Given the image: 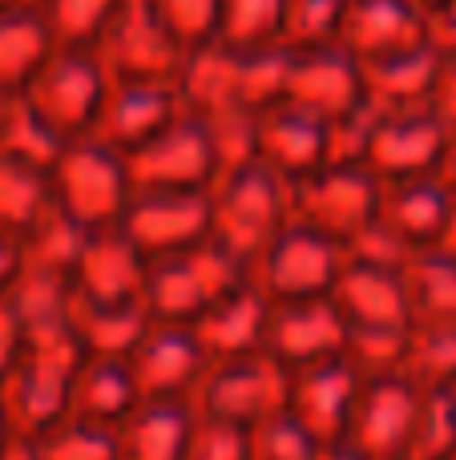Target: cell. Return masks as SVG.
<instances>
[{
	"mask_svg": "<svg viewBox=\"0 0 456 460\" xmlns=\"http://www.w3.org/2000/svg\"><path fill=\"white\" fill-rule=\"evenodd\" d=\"M194 420H198L194 404L142 400L113 429V437H118V460H186Z\"/></svg>",
	"mask_w": 456,
	"mask_h": 460,
	"instance_id": "d4e9b609",
	"label": "cell"
},
{
	"mask_svg": "<svg viewBox=\"0 0 456 460\" xmlns=\"http://www.w3.org/2000/svg\"><path fill=\"white\" fill-rule=\"evenodd\" d=\"M53 210V186L45 170H32L0 154V234L24 243Z\"/></svg>",
	"mask_w": 456,
	"mask_h": 460,
	"instance_id": "4dcf8cb0",
	"label": "cell"
},
{
	"mask_svg": "<svg viewBox=\"0 0 456 460\" xmlns=\"http://www.w3.org/2000/svg\"><path fill=\"white\" fill-rule=\"evenodd\" d=\"M331 303L339 307L352 332H360V327H412L400 267L347 259L336 287H331Z\"/></svg>",
	"mask_w": 456,
	"mask_h": 460,
	"instance_id": "603a6c76",
	"label": "cell"
},
{
	"mask_svg": "<svg viewBox=\"0 0 456 460\" xmlns=\"http://www.w3.org/2000/svg\"><path fill=\"white\" fill-rule=\"evenodd\" d=\"M137 404H142V396H137V384H134V376H129L126 359L85 356L77 364L73 384H69V416L73 420L118 429Z\"/></svg>",
	"mask_w": 456,
	"mask_h": 460,
	"instance_id": "4316f807",
	"label": "cell"
},
{
	"mask_svg": "<svg viewBox=\"0 0 456 460\" xmlns=\"http://www.w3.org/2000/svg\"><path fill=\"white\" fill-rule=\"evenodd\" d=\"M380 215V178L364 166H323L291 194V223L320 230L331 243L347 246Z\"/></svg>",
	"mask_w": 456,
	"mask_h": 460,
	"instance_id": "8992f818",
	"label": "cell"
},
{
	"mask_svg": "<svg viewBox=\"0 0 456 460\" xmlns=\"http://www.w3.org/2000/svg\"><path fill=\"white\" fill-rule=\"evenodd\" d=\"M105 89H110V69L93 49H53L45 69L16 102L61 142H77L93 134Z\"/></svg>",
	"mask_w": 456,
	"mask_h": 460,
	"instance_id": "277c9868",
	"label": "cell"
},
{
	"mask_svg": "<svg viewBox=\"0 0 456 460\" xmlns=\"http://www.w3.org/2000/svg\"><path fill=\"white\" fill-rule=\"evenodd\" d=\"M126 0H40V16L57 49H93L101 45Z\"/></svg>",
	"mask_w": 456,
	"mask_h": 460,
	"instance_id": "836d02e7",
	"label": "cell"
},
{
	"mask_svg": "<svg viewBox=\"0 0 456 460\" xmlns=\"http://www.w3.org/2000/svg\"><path fill=\"white\" fill-rule=\"evenodd\" d=\"M452 460H456V456H452Z\"/></svg>",
	"mask_w": 456,
	"mask_h": 460,
	"instance_id": "db71d44e",
	"label": "cell"
},
{
	"mask_svg": "<svg viewBox=\"0 0 456 460\" xmlns=\"http://www.w3.org/2000/svg\"><path fill=\"white\" fill-rule=\"evenodd\" d=\"M48 186H53L57 215H65L85 234L121 226L129 199H134L129 158L101 146L97 137H77L65 146L57 166L48 170Z\"/></svg>",
	"mask_w": 456,
	"mask_h": 460,
	"instance_id": "6da1fadb",
	"label": "cell"
},
{
	"mask_svg": "<svg viewBox=\"0 0 456 460\" xmlns=\"http://www.w3.org/2000/svg\"><path fill=\"white\" fill-rule=\"evenodd\" d=\"M283 102L299 105V110L323 118L328 126H336V121L352 118L368 102L364 97V65L344 45L291 53L287 97Z\"/></svg>",
	"mask_w": 456,
	"mask_h": 460,
	"instance_id": "e0dca14e",
	"label": "cell"
},
{
	"mask_svg": "<svg viewBox=\"0 0 456 460\" xmlns=\"http://www.w3.org/2000/svg\"><path fill=\"white\" fill-rule=\"evenodd\" d=\"M8 113H13V102H4V97H0V134H4V126H8Z\"/></svg>",
	"mask_w": 456,
	"mask_h": 460,
	"instance_id": "816d5d0a",
	"label": "cell"
},
{
	"mask_svg": "<svg viewBox=\"0 0 456 460\" xmlns=\"http://www.w3.org/2000/svg\"><path fill=\"white\" fill-rule=\"evenodd\" d=\"M150 259L121 226L85 234L73 267V299L85 303H142ZM145 307V303H142Z\"/></svg>",
	"mask_w": 456,
	"mask_h": 460,
	"instance_id": "d6986e66",
	"label": "cell"
},
{
	"mask_svg": "<svg viewBox=\"0 0 456 460\" xmlns=\"http://www.w3.org/2000/svg\"><path fill=\"white\" fill-rule=\"evenodd\" d=\"M29 453L32 460H118V437L113 429L65 416L61 424L29 440Z\"/></svg>",
	"mask_w": 456,
	"mask_h": 460,
	"instance_id": "e575fe53",
	"label": "cell"
},
{
	"mask_svg": "<svg viewBox=\"0 0 456 460\" xmlns=\"http://www.w3.org/2000/svg\"><path fill=\"white\" fill-rule=\"evenodd\" d=\"M449 129L433 110H408V113H380L368 137L364 170L380 182H404V178H428L436 174L444 150H449Z\"/></svg>",
	"mask_w": 456,
	"mask_h": 460,
	"instance_id": "5bb4252c",
	"label": "cell"
},
{
	"mask_svg": "<svg viewBox=\"0 0 456 460\" xmlns=\"http://www.w3.org/2000/svg\"><path fill=\"white\" fill-rule=\"evenodd\" d=\"M267 319H271V299L255 287V279H247L194 319V335H198L202 351L210 356V364L239 359L263 351Z\"/></svg>",
	"mask_w": 456,
	"mask_h": 460,
	"instance_id": "cb8c5ba5",
	"label": "cell"
},
{
	"mask_svg": "<svg viewBox=\"0 0 456 460\" xmlns=\"http://www.w3.org/2000/svg\"><path fill=\"white\" fill-rule=\"evenodd\" d=\"M364 376L344 359L287 372V412L311 432L320 445H344L355 396Z\"/></svg>",
	"mask_w": 456,
	"mask_h": 460,
	"instance_id": "ac0fdd59",
	"label": "cell"
},
{
	"mask_svg": "<svg viewBox=\"0 0 456 460\" xmlns=\"http://www.w3.org/2000/svg\"><path fill=\"white\" fill-rule=\"evenodd\" d=\"M283 408H287V372L263 351L210 364L194 392V412L206 420L234 424L242 432L271 420Z\"/></svg>",
	"mask_w": 456,
	"mask_h": 460,
	"instance_id": "5b68a950",
	"label": "cell"
},
{
	"mask_svg": "<svg viewBox=\"0 0 456 460\" xmlns=\"http://www.w3.org/2000/svg\"><path fill=\"white\" fill-rule=\"evenodd\" d=\"M347 16V0H287V29H283V49L307 53V49L339 45Z\"/></svg>",
	"mask_w": 456,
	"mask_h": 460,
	"instance_id": "d590c367",
	"label": "cell"
},
{
	"mask_svg": "<svg viewBox=\"0 0 456 460\" xmlns=\"http://www.w3.org/2000/svg\"><path fill=\"white\" fill-rule=\"evenodd\" d=\"M178 113H182V102H178V89L170 81H113L110 77V89H105V102L97 110L89 137H97L101 146L129 158L142 146H150Z\"/></svg>",
	"mask_w": 456,
	"mask_h": 460,
	"instance_id": "9a60e30c",
	"label": "cell"
},
{
	"mask_svg": "<svg viewBox=\"0 0 456 460\" xmlns=\"http://www.w3.org/2000/svg\"><path fill=\"white\" fill-rule=\"evenodd\" d=\"M436 77H441V57H436L433 45H420L408 49V53L364 65V97L380 113L428 110Z\"/></svg>",
	"mask_w": 456,
	"mask_h": 460,
	"instance_id": "484cf974",
	"label": "cell"
},
{
	"mask_svg": "<svg viewBox=\"0 0 456 460\" xmlns=\"http://www.w3.org/2000/svg\"><path fill=\"white\" fill-rule=\"evenodd\" d=\"M65 146H69V142H61L53 129L40 126V121L32 118L21 102H13L8 126H4V134H0V154H4V158L24 162V166L45 170V174H48V170L57 166V158H61Z\"/></svg>",
	"mask_w": 456,
	"mask_h": 460,
	"instance_id": "8d00e7d4",
	"label": "cell"
},
{
	"mask_svg": "<svg viewBox=\"0 0 456 460\" xmlns=\"http://www.w3.org/2000/svg\"><path fill=\"white\" fill-rule=\"evenodd\" d=\"M449 392H452V404H456V384H452V388H449Z\"/></svg>",
	"mask_w": 456,
	"mask_h": 460,
	"instance_id": "f5cc1de1",
	"label": "cell"
},
{
	"mask_svg": "<svg viewBox=\"0 0 456 460\" xmlns=\"http://www.w3.org/2000/svg\"><path fill=\"white\" fill-rule=\"evenodd\" d=\"M250 279V267L234 259L223 243L206 238V243L190 246L182 254H166V259H150L145 270V291L142 303L150 311L153 323H182L194 327V319L218 303L226 291Z\"/></svg>",
	"mask_w": 456,
	"mask_h": 460,
	"instance_id": "7a4b0ae2",
	"label": "cell"
},
{
	"mask_svg": "<svg viewBox=\"0 0 456 460\" xmlns=\"http://www.w3.org/2000/svg\"><path fill=\"white\" fill-rule=\"evenodd\" d=\"M145 4L153 8V16L166 24V32L186 49V53L218 40L223 0H145Z\"/></svg>",
	"mask_w": 456,
	"mask_h": 460,
	"instance_id": "f35d334b",
	"label": "cell"
},
{
	"mask_svg": "<svg viewBox=\"0 0 456 460\" xmlns=\"http://www.w3.org/2000/svg\"><path fill=\"white\" fill-rule=\"evenodd\" d=\"M21 243L8 234H0V299L8 295V287L16 283V275H21Z\"/></svg>",
	"mask_w": 456,
	"mask_h": 460,
	"instance_id": "f6af8a7d",
	"label": "cell"
},
{
	"mask_svg": "<svg viewBox=\"0 0 456 460\" xmlns=\"http://www.w3.org/2000/svg\"><path fill=\"white\" fill-rule=\"evenodd\" d=\"M178 102L186 113L202 121H223V118H255L242 97V53L226 45H202L186 53V65L174 81Z\"/></svg>",
	"mask_w": 456,
	"mask_h": 460,
	"instance_id": "ffe728a7",
	"label": "cell"
},
{
	"mask_svg": "<svg viewBox=\"0 0 456 460\" xmlns=\"http://www.w3.org/2000/svg\"><path fill=\"white\" fill-rule=\"evenodd\" d=\"M315 460H364V456H360V453H352L347 445H323Z\"/></svg>",
	"mask_w": 456,
	"mask_h": 460,
	"instance_id": "c3c4849f",
	"label": "cell"
},
{
	"mask_svg": "<svg viewBox=\"0 0 456 460\" xmlns=\"http://www.w3.org/2000/svg\"><path fill=\"white\" fill-rule=\"evenodd\" d=\"M456 199L441 186V178H404V182H380V215L376 223L404 243L408 251L441 246L449 230Z\"/></svg>",
	"mask_w": 456,
	"mask_h": 460,
	"instance_id": "44dd1931",
	"label": "cell"
},
{
	"mask_svg": "<svg viewBox=\"0 0 456 460\" xmlns=\"http://www.w3.org/2000/svg\"><path fill=\"white\" fill-rule=\"evenodd\" d=\"M412 323H456V254L428 246L400 267Z\"/></svg>",
	"mask_w": 456,
	"mask_h": 460,
	"instance_id": "f546056e",
	"label": "cell"
},
{
	"mask_svg": "<svg viewBox=\"0 0 456 460\" xmlns=\"http://www.w3.org/2000/svg\"><path fill=\"white\" fill-rule=\"evenodd\" d=\"M283 29H287V0H223L218 45L234 53L283 49Z\"/></svg>",
	"mask_w": 456,
	"mask_h": 460,
	"instance_id": "d6a6232c",
	"label": "cell"
},
{
	"mask_svg": "<svg viewBox=\"0 0 456 460\" xmlns=\"http://www.w3.org/2000/svg\"><path fill=\"white\" fill-rule=\"evenodd\" d=\"M441 251H449V254H456V207H452L449 230H444V238H441Z\"/></svg>",
	"mask_w": 456,
	"mask_h": 460,
	"instance_id": "f907efd6",
	"label": "cell"
},
{
	"mask_svg": "<svg viewBox=\"0 0 456 460\" xmlns=\"http://www.w3.org/2000/svg\"><path fill=\"white\" fill-rule=\"evenodd\" d=\"M150 323L153 319L142 303H85V299H73V307H69V332H73V340L81 343L85 356L126 359Z\"/></svg>",
	"mask_w": 456,
	"mask_h": 460,
	"instance_id": "83f0119b",
	"label": "cell"
},
{
	"mask_svg": "<svg viewBox=\"0 0 456 460\" xmlns=\"http://www.w3.org/2000/svg\"><path fill=\"white\" fill-rule=\"evenodd\" d=\"M428 45L436 49L441 61H456V8L428 24Z\"/></svg>",
	"mask_w": 456,
	"mask_h": 460,
	"instance_id": "ee69618b",
	"label": "cell"
},
{
	"mask_svg": "<svg viewBox=\"0 0 456 460\" xmlns=\"http://www.w3.org/2000/svg\"><path fill=\"white\" fill-rule=\"evenodd\" d=\"M347 340H352V327H347V319L331 303V295H323V299L271 303L263 356H271L283 372H299V367H315V364H328V359H344Z\"/></svg>",
	"mask_w": 456,
	"mask_h": 460,
	"instance_id": "7c38bea8",
	"label": "cell"
},
{
	"mask_svg": "<svg viewBox=\"0 0 456 460\" xmlns=\"http://www.w3.org/2000/svg\"><path fill=\"white\" fill-rule=\"evenodd\" d=\"M53 37L45 29L40 8L29 13H0V97L16 102L32 85L45 61L53 57Z\"/></svg>",
	"mask_w": 456,
	"mask_h": 460,
	"instance_id": "f1b7e54d",
	"label": "cell"
},
{
	"mask_svg": "<svg viewBox=\"0 0 456 460\" xmlns=\"http://www.w3.org/2000/svg\"><path fill=\"white\" fill-rule=\"evenodd\" d=\"M456 456V404L452 392H425L417 432L404 460H452Z\"/></svg>",
	"mask_w": 456,
	"mask_h": 460,
	"instance_id": "74e56055",
	"label": "cell"
},
{
	"mask_svg": "<svg viewBox=\"0 0 456 460\" xmlns=\"http://www.w3.org/2000/svg\"><path fill=\"white\" fill-rule=\"evenodd\" d=\"M291 194H295V186L283 182L279 174H271L259 162L218 178L210 190V202H215L210 238L223 243L247 267H255L259 254L291 226Z\"/></svg>",
	"mask_w": 456,
	"mask_h": 460,
	"instance_id": "3957f363",
	"label": "cell"
},
{
	"mask_svg": "<svg viewBox=\"0 0 456 460\" xmlns=\"http://www.w3.org/2000/svg\"><path fill=\"white\" fill-rule=\"evenodd\" d=\"M186 460H250L247 456V432L223 420H206L198 416L190 432V448Z\"/></svg>",
	"mask_w": 456,
	"mask_h": 460,
	"instance_id": "60d3db41",
	"label": "cell"
},
{
	"mask_svg": "<svg viewBox=\"0 0 456 460\" xmlns=\"http://www.w3.org/2000/svg\"><path fill=\"white\" fill-rule=\"evenodd\" d=\"M97 57L113 81H170L174 85L186 65V49L170 37L145 0H126L118 8L97 45Z\"/></svg>",
	"mask_w": 456,
	"mask_h": 460,
	"instance_id": "8fae6325",
	"label": "cell"
},
{
	"mask_svg": "<svg viewBox=\"0 0 456 460\" xmlns=\"http://www.w3.org/2000/svg\"><path fill=\"white\" fill-rule=\"evenodd\" d=\"M21 351H24V332H21V319L13 315V307H8L4 299H0V380H4V376L16 367V359H21Z\"/></svg>",
	"mask_w": 456,
	"mask_h": 460,
	"instance_id": "b9f144b4",
	"label": "cell"
},
{
	"mask_svg": "<svg viewBox=\"0 0 456 460\" xmlns=\"http://www.w3.org/2000/svg\"><path fill=\"white\" fill-rule=\"evenodd\" d=\"M320 448L323 445L287 412V408L247 432V456L250 460H315Z\"/></svg>",
	"mask_w": 456,
	"mask_h": 460,
	"instance_id": "ab89813d",
	"label": "cell"
},
{
	"mask_svg": "<svg viewBox=\"0 0 456 460\" xmlns=\"http://www.w3.org/2000/svg\"><path fill=\"white\" fill-rule=\"evenodd\" d=\"M29 8H40V0H0V13H29Z\"/></svg>",
	"mask_w": 456,
	"mask_h": 460,
	"instance_id": "681fc988",
	"label": "cell"
},
{
	"mask_svg": "<svg viewBox=\"0 0 456 460\" xmlns=\"http://www.w3.org/2000/svg\"><path fill=\"white\" fill-rule=\"evenodd\" d=\"M134 190H215L218 146L202 118L178 113L150 146L129 154Z\"/></svg>",
	"mask_w": 456,
	"mask_h": 460,
	"instance_id": "ba28073f",
	"label": "cell"
},
{
	"mask_svg": "<svg viewBox=\"0 0 456 460\" xmlns=\"http://www.w3.org/2000/svg\"><path fill=\"white\" fill-rule=\"evenodd\" d=\"M347 262V251L339 243H331L320 230H307L291 223L267 246L250 267L255 287L271 303H295V299H323L331 295L339 270Z\"/></svg>",
	"mask_w": 456,
	"mask_h": 460,
	"instance_id": "52a82bcc",
	"label": "cell"
},
{
	"mask_svg": "<svg viewBox=\"0 0 456 460\" xmlns=\"http://www.w3.org/2000/svg\"><path fill=\"white\" fill-rule=\"evenodd\" d=\"M400 376L420 392H449L456 384V323H412Z\"/></svg>",
	"mask_w": 456,
	"mask_h": 460,
	"instance_id": "1f68e13d",
	"label": "cell"
},
{
	"mask_svg": "<svg viewBox=\"0 0 456 460\" xmlns=\"http://www.w3.org/2000/svg\"><path fill=\"white\" fill-rule=\"evenodd\" d=\"M129 376L137 384L142 400H174V404H194L202 376L210 367V356L202 351L194 327L182 323H150L145 335L126 356Z\"/></svg>",
	"mask_w": 456,
	"mask_h": 460,
	"instance_id": "4fadbf2b",
	"label": "cell"
},
{
	"mask_svg": "<svg viewBox=\"0 0 456 460\" xmlns=\"http://www.w3.org/2000/svg\"><path fill=\"white\" fill-rule=\"evenodd\" d=\"M436 178H441V186L456 199V134L449 137V150H444L441 166H436Z\"/></svg>",
	"mask_w": 456,
	"mask_h": 460,
	"instance_id": "bcb514c9",
	"label": "cell"
},
{
	"mask_svg": "<svg viewBox=\"0 0 456 460\" xmlns=\"http://www.w3.org/2000/svg\"><path fill=\"white\" fill-rule=\"evenodd\" d=\"M339 45L360 65L428 45V21L408 0H347Z\"/></svg>",
	"mask_w": 456,
	"mask_h": 460,
	"instance_id": "7402d4cb",
	"label": "cell"
},
{
	"mask_svg": "<svg viewBox=\"0 0 456 460\" xmlns=\"http://www.w3.org/2000/svg\"><path fill=\"white\" fill-rule=\"evenodd\" d=\"M412 8H420V16H425L428 24L436 21V16H444V13H452L456 8V0H408Z\"/></svg>",
	"mask_w": 456,
	"mask_h": 460,
	"instance_id": "7dc6e473",
	"label": "cell"
},
{
	"mask_svg": "<svg viewBox=\"0 0 456 460\" xmlns=\"http://www.w3.org/2000/svg\"><path fill=\"white\" fill-rule=\"evenodd\" d=\"M420 400L425 392L404 376H376L360 384L352 420H347L344 445L364 460H404L417 432Z\"/></svg>",
	"mask_w": 456,
	"mask_h": 460,
	"instance_id": "30bf717a",
	"label": "cell"
},
{
	"mask_svg": "<svg viewBox=\"0 0 456 460\" xmlns=\"http://www.w3.org/2000/svg\"><path fill=\"white\" fill-rule=\"evenodd\" d=\"M428 110L444 121L449 134H456V61H441V77H436V89H433Z\"/></svg>",
	"mask_w": 456,
	"mask_h": 460,
	"instance_id": "7bdbcfd3",
	"label": "cell"
},
{
	"mask_svg": "<svg viewBox=\"0 0 456 460\" xmlns=\"http://www.w3.org/2000/svg\"><path fill=\"white\" fill-rule=\"evenodd\" d=\"M121 230L134 238L145 259L182 254L210 238L215 202L210 190H134Z\"/></svg>",
	"mask_w": 456,
	"mask_h": 460,
	"instance_id": "9c48e42d",
	"label": "cell"
},
{
	"mask_svg": "<svg viewBox=\"0 0 456 460\" xmlns=\"http://www.w3.org/2000/svg\"><path fill=\"white\" fill-rule=\"evenodd\" d=\"M255 158L283 182L299 186L331 166V126L299 105L279 102L255 118Z\"/></svg>",
	"mask_w": 456,
	"mask_h": 460,
	"instance_id": "2e32d148",
	"label": "cell"
}]
</instances>
